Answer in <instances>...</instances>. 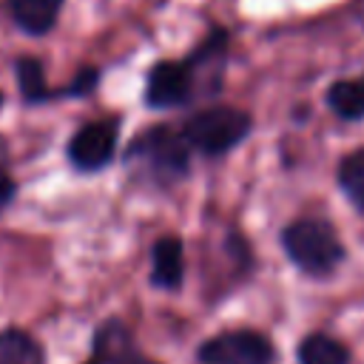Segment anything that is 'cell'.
Segmentation results:
<instances>
[{
    "mask_svg": "<svg viewBox=\"0 0 364 364\" xmlns=\"http://www.w3.org/2000/svg\"><path fill=\"white\" fill-rule=\"evenodd\" d=\"M151 262H154L151 282L156 287H179L185 259H182V242L176 236H162L151 250Z\"/></svg>",
    "mask_w": 364,
    "mask_h": 364,
    "instance_id": "ba28073f",
    "label": "cell"
},
{
    "mask_svg": "<svg viewBox=\"0 0 364 364\" xmlns=\"http://www.w3.org/2000/svg\"><path fill=\"white\" fill-rule=\"evenodd\" d=\"M250 131V117L239 108L230 105H213L205 108L199 114H193L185 128L182 136L191 148L202 151V154H225L233 145H239Z\"/></svg>",
    "mask_w": 364,
    "mask_h": 364,
    "instance_id": "7a4b0ae2",
    "label": "cell"
},
{
    "mask_svg": "<svg viewBox=\"0 0 364 364\" xmlns=\"http://www.w3.org/2000/svg\"><path fill=\"white\" fill-rule=\"evenodd\" d=\"M0 364H43V350L28 333L6 327L0 330Z\"/></svg>",
    "mask_w": 364,
    "mask_h": 364,
    "instance_id": "8fae6325",
    "label": "cell"
},
{
    "mask_svg": "<svg viewBox=\"0 0 364 364\" xmlns=\"http://www.w3.org/2000/svg\"><path fill=\"white\" fill-rule=\"evenodd\" d=\"M191 65L188 63H156L148 74L145 100L154 108L182 105L191 97Z\"/></svg>",
    "mask_w": 364,
    "mask_h": 364,
    "instance_id": "8992f818",
    "label": "cell"
},
{
    "mask_svg": "<svg viewBox=\"0 0 364 364\" xmlns=\"http://www.w3.org/2000/svg\"><path fill=\"white\" fill-rule=\"evenodd\" d=\"M11 196H14V182L9 176H0V210L11 202Z\"/></svg>",
    "mask_w": 364,
    "mask_h": 364,
    "instance_id": "2e32d148",
    "label": "cell"
},
{
    "mask_svg": "<svg viewBox=\"0 0 364 364\" xmlns=\"http://www.w3.org/2000/svg\"><path fill=\"white\" fill-rule=\"evenodd\" d=\"M338 185L344 188L347 199L364 208V148L347 154L338 165Z\"/></svg>",
    "mask_w": 364,
    "mask_h": 364,
    "instance_id": "4fadbf2b",
    "label": "cell"
},
{
    "mask_svg": "<svg viewBox=\"0 0 364 364\" xmlns=\"http://www.w3.org/2000/svg\"><path fill=\"white\" fill-rule=\"evenodd\" d=\"M299 364H350V353L338 338L313 333L299 344Z\"/></svg>",
    "mask_w": 364,
    "mask_h": 364,
    "instance_id": "30bf717a",
    "label": "cell"
},
{
    "mask_svg": "<svg viewBox=\"0 0 364 364\" xmlns=\"http://www.w3.org/2000/svg\"><path fill=\"white\" fill-rule=\"evenodd\" d=\"M63 0H9L11 20L28 34H46L60 14Z\"/></svg>",
    "mask_w": 364,
    "mask_h": 364,
    "instance_id": "9c48e42d",
    "label": "cell"
},
{
    "mask_svg": "<svg viewBox=\"0 0 364 364\" xmlns=\"http://www.w3.org/2000/svg\"><path fill=\"white\" fill-rule=\"evenodd\" d=\"M117 119H94L82 125L68 142V159L77 171H100L111 162L117 148Z\"/></svg>",
    "mask_w": 364,
    "mask_h": 364,
    "instance_id": "5b68a950",
    "label": "cell"
},
{
    "mask_svg": "<svg viewBox=\"0 0 364 364\" xmlns=\"http://www.w3.org/2000/svg\"><path fill=\"white\" fill-rule=\"evenodd\" d=\"M282 245L287 250V256L313 276H324L330 270L338 267L344 247L333 230V225L321 222V219H299L290 222L282 230Z\"/></svg>",
    "mask_w": 364,
    "mask_h": 364,
    "instance_id": "6da1fadb",
    "label": "cell"
},
{
    "mask_svg": "<svg viewBox=\"0 0 364 364\" xmlns=\"http://www.w3.org/2000/svg\"><path fill=\"white\" fill-rule=\"evenodd\" d=\"M188 142L182 134L159 125V128H151L145 134H139L131 148H128V156L131 159H142L145 168L162 179V182H173L179 179L185 171H188Z\"/></svg>",
    "mask_w": 364,
    "mask_h": 364,
    "instance_id": "3957f363",
    "label": "cell"
},
{
    "mask_svg": "<svg viewBox=\"0 0 364 364\" xmlns=\"http://www.w3.org/2000/svg\"><path fill=\"white\" fill-rule=\"evenodd\" d=\"M94 85H97V71H94V68H85L82 74L74 77V85H71L68 91H74V94L80 91V94H82V91H88V88H94Z\"/></svg>",
    "mask_w": 364,
    "mask_h": 364,
    "instance_id": "9a60e30c",
    "label": "cell"
},
{
    "mask_svg": "<svg viewBox=\"0 0 364 364\" xmlns=\"http://www.w3.org/2000/svg\"><path fill=\"white\" fill-rule=\"evenodd\" d=\"M17 80H20V91L28 102H43L51 91L46 88V74H43V63L34 57H20L17 60Z\"/></svg>",
    "mask_w": 364,
    "mask_h": 364,
    "instance_id": "5bb4252c",
    "label": "cell"
},
{
    "mask_svg": "<svg viewBox=\"0 0 364 364\" xmlns=\"http://www.w3.org/2000/svg\"><path fill=\"white\" fill-rule=\"evenodd\" d=\"M327 105L344 119L364 117V80H338L327 91Z\"/></svg>",
    "mask_w": 364,
    "mask_h": 364,
    "instance_id": "7c38bea8",
    "label": "cell"
},
{
    "mask_svg": "<svg viewBox=\"0 0 364 364\" xmlns=\"http://www.w3.org/2000/svg\"><path fill=\"white\" fill-rule=\"evenodd\" d=\"M91 364H154L139 355L128 327L117 318L102 321L94 336V358Z\"/></svg>",
    "mask_w": 364,
    "mask_h": 364,
    "instance_id": "52a82bcc",
    "label": "cell"
},
{
    "mask_svg": "<svg viewBox=\"0 0 364 364\" xmlns=\"http://www.w3.org/2000/svg\"><path fill=\"white\" fill-rule=\"evenodd\" d=\"M273 344L256 330H228L199 347L202 364H273Z\"/></svg>",
    "mask_w": 364,
    "mask_h": 364,
    "instance_id": "277c9868",
    "label": "cell"
},
{
    "mask_svg": "<svg viewBox=\"0 0 364 364\" xmlns=\"http://www.w3.org/2000/svg\"><path fill=\"white\" fill-rule=\"evenodd\" d=\"M0 105H3V91H0Z\"/></svg>",
    "mask_w": 364,
    "mask_h": 364,
    "instance_id": "e0dca14e",
    "label": "cell"
}]
</instances>
